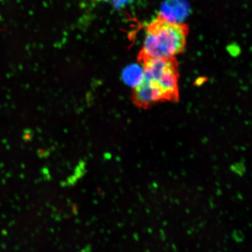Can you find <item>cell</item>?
<instances>
[{
    "mask_svg": "<svg viewBox=\"0 0 252 252\" xmlns=\"http://www.w3.org/2000/svg\"><path fill=\"white\" fill-rule=\"evenodd\" d=\"M143 78L135 88L133 99L140 108H147L165 101L179 98L178 64L175 58H139Z\"/></svg>",
    "mask_w": 252,
    "mask_h": 252,
    "instance_id": "6da1fadb",
    "label": "cell"
},
{
    "mask_svg": "<svg viewBox=\"0 0 252 252\" xmlns=\"http://www.w3.org/2000/svg\"><path fill=\"white\" fill-rule=\"evenodd\" d=\"M188 32L187 25L171 23L158 15L147 27L139 58H174L185 48Z\"/></svg>",
    "mask_w": 252,
    "mask_h": 252,
    "instance_id": "7a4b0ae2",
    "label": "cell"
},
{
    "mask_svg": "<svg viewBox=\"0 0 252 252\" xmlns=\"http://www.w3.org/2000/svg\"><path fill=\"white\" fill-rule=\"evenodd\" d=\"M188 5L185 0H168L163 3L159 15L171 23L179 24L187 17Z\"/></svg>",
    "mask_w": 252,
    "mask_h": 252,
    "instance_id": "3957f363",
    "label": "cell"
},
{
    "mask_svg": "<svg viewBox=\"0 0 252 252\" xmlns=\"http://www.w3.org/2000/svg\"><path fill=\"white\" fill-rule=\"evenodd\" d=\"M143 78V68L139 65L127 66L122 72V79L127 86L135 88L141 83Z\"/></svg>",
    "mask_w": 252,
    "mask_h": 252,
    "instance_id": "277c9868",
    "label": "cell"
},
{
    "mask_svg": "<svg viewBox=\"0 0 252 252\" xmlns=\"http://www.w3.org/2000/svg\"><path fill=\"white\" fill-rule=\"evenodd\" d=\"M104 1L111 2L116 8H121L124 7L130 0H104Z\"/></svg>",
    "mask_w": 252,
    "mask_h": 252,
    "instance_id": "5b68a950",
    "label": "cell"
}]
</instances>
